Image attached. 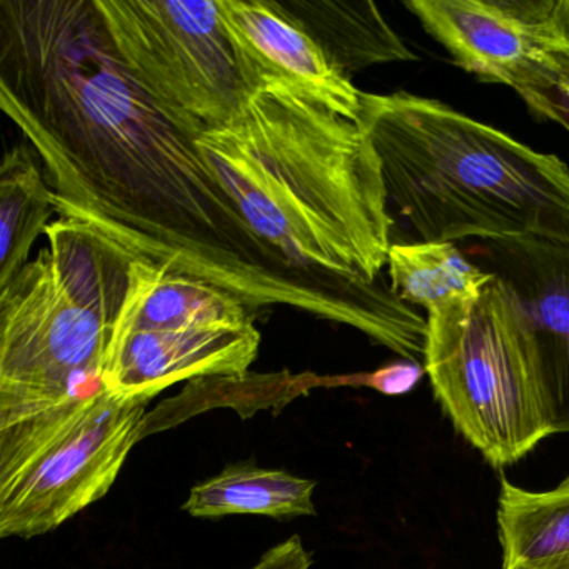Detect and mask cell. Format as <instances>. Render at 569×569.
Segmentation results:
<instances>
[{"mask_svg": "<svg viewBox=\"0 0 569 569\" xmlns=\"http://www.w3.org/2000/svg\"><path fill=\"white\" fill-rule=\"evenodd\" d=\"M278 4L318 41L346 74L416 59L372 2L288 0Z\"/></svg>", "mask_w": 569, "mask_h": 569, "instance_id": "14", "label": "cell"}, {"mask_svg": "<svg viewBox=\"0 0 569 569\" xmlns=\"http://www.w3.org/2000/svg\"><path fill=\"white\" fill-rule=\"evenodd\" d=\"M386 268L391 291L428 312L476 301L495 278L452 242L392 244Z\"/></svg>", "mask_w": 569, "mask_h": 569, "instance_id": "16", "label": "cell"}, {"mask_svg": "<svg viewBox=\"0 0 569 569\" xmlns=\"http://www.w3.org/2000/svg\"><path fill=\"white\" fill-rule=\"evenodd\" d=\"M244 88L261 78H284L329 108L361 122L362 94L315 38L279 8L278 0H218Z\"/></svg>", "mask_w": 569, "mask_h": 569, "instance_id": "11", "label": "cell"}, {"mask_svg": "<svg viewBox=\"0 0 569 569\" xmlns=\"http://www.w3.org/2000/svg\"><path fill=\"white\" fill-rule=\"evenodd\" d=\"M312 556L302 545L299 536L272 546L249 569H311Z\"/></svg>", "mask_w": 569, "mask_h": 569, "instance_id": "20", "label": "cell"}, {"mask_svg": "<svg viewBox=\"0 0 569 569\" xmlns=\"http://www.w3.org/2000/svg\"><path fill=\"white\" fill-rule=\"evenodd\" d=\"M486 262L528 319L542 411L552 435H569V246L531 238L479 241Z\"/></svg>", "mask_w": 569, "mask_h": 569, "instance_id": "9", "label": "cell"}, {"mask_svg": "<svg viewBox=\"0 0 569 569\" xmlns=\"http://www.w3.org/2000/svg\"><path fill=\"white\" fill-rule=\"evenodd\" d=\"M194 142L251 231L292 268L379 282L395 219L365 124L289 79L261 78L228 124Z\"/></svg>", "mask_w": 569, "mask_h": 569, "instance_id": "2", "label": "cell"}, {"mask_svg": "<svg viewBox=\"0 0 569 569\" xmlns=\"http://www.w3.org/2000/svg\"><path fill=\"white\" fill-rule=\"evenodd\" d=\"M526 104L542 119L558 122L569 131V68L552 88L525 96Z\"/></svg>", "mask_w": 569, "mask_h": 569, "instance_id": "19", "label": "cell"}, {"mask_svg": "<svg viewBox=\"0 0 569 569\" xmlns=\"http://www.w3.org/2000/svg\"><path fill=\"white\" fill-rule=\"evenodd\" d=\"M426 375L425 365L415 361L392 362L361 378H352V385L369 386L386 396H402L411 392Z\"/></svg>", "mask_w": 569, "mask_h": 569, "instance_id": "18", "label": "cell"}, {"mask_svg": "<svg viewBox=\"0 0 569 569\" xmlns=\"http://www.w3.org/2000/svg\"><path fill=\"white\" fill-rule=\"evenodd\" d=\"M389 204L425 242L531 238L569 246V168L451 106L362 94Z\"/></svg>", "mask_w": 569, "mask_h": 569, "instance_id": "3", "label": "cell"}, {"mask_svg": "<svg viewBox=\"0 0 569 569\" xmlns=\"http://www.w3.org/2000/svg\"><path fill=\"white\" fill-rule=\"evenodd\" d=\"M406 9L482 81L521 98L552 88L569 68L555 0H408Z\"/></svg>", "mask_w": 569, "mask_h": 569, "instance_id": "8", "label": "cell"}, {"mask_svg": "<svg viewBox=\"0 0 569 569\" xmlns=\"http://www.w3.org/2000/svg\"><path fill=\"white\" fill-rule=\"evenodd\" d=\"M0 109L41 158L59 218L132 261L385 348L401 336L406 306L389 286L299 271L251 231L194 139L126 71L94 0H0Z\"/></svg>", "mask_w": 569, "mask_h": 569, "instance_id": "1", "label": "cell"}, {"mask_svg": "<svg viewBox=\"0 0 569 569\" xmlns=\"http://www.w3.org/2000/svg\"><path fill=\"white\" fill-rule=\"evenodd\" d=\"M496 521L501 569H569V476L549 491L502 479Z\"/></svg>", "mask_w": 569, "mask_h": 569, "instance_id": "13", "label": "cell"}, {"mask_svg": "<svg viewBox=\"0 0 569 569\" xmlns=\"http://www.w3.org/2000/svg\"><path fill=\"white\" fill-rule=\"evenodd\" d=\"M136 84L182 134L228 124L246 96L218 0H94Z\"/></svg>", "mask_w": 569, "mask_h": 569, "instance_id": "7", "label": "cell"}, {"mask_svg": "<svg viewBox=\"0 0 569 569\" xmlns=\"http://www.w3.org/2000/svg\"><path fill=\"white\" fill-rule=\"evenodd\" d=\"M316 482L281 469L231 465L199 482L182 509L192 518L268 516L274 519L316 516L312 501Z\"/></svg>", "mask_w": 569, "mask_h": 569, "instance_id": "15", "label": "cell"}, {"mask_svg": "<svg viewBox=\"0 0 569 569\" xmlns=\"http://www.w3.org/2000/svg\"><path fill=\"white\" fill-rule=\"evenodd\" d=\"M259 346L254 321L112 335L102 382L114 398L149 405L178 382L248 375Z\"/></svg>", "mask_w": 569, "mask_h": 569, "instance_id": "10", "label": "cell"}, {"mask_svg": "<svg viewBox=\"0 0 569 569\" xmlns=\"http://www.w3.org/2000/svg\"><path fill=\"white\" fill-rule=\"evenodd\" d=\"M0 288V425L104 391L102 369L132 259L59 218Z\"/></svg>", "mask_w": 569, "mask_h": 569, "instance_id": "4", "label": "cell"}, {"mask_svg": "<svg viewBox=\"0 0 569 569\" xmlns=\"http://www.w3.org/2000/svg\"><path fill=\"white\" fill-rule=\"evenodd\" d=\"M148 405L104 391L0 425V536L54 531L111 491Z\"/></svg>", "mask_w": 569, "mask_h": 569, "instance_id": "6", "label": "cell"}, {"mask_svg": "<svg viewBox=\"0 0 569 569\" xmlns=\"http://www.w3.org/2000/svg\"><path fill=\"white\" fill-rule=\"evenodd\" d=\"M426 318L422 365L436 399L489 465H515L552 436L539 395L531 328L518 299L496 276L476 301Z\"/></svg>", "mask_w": 569, "mask_h": 569, "instance_id": "5", "label": "cell"}, {"mask_svg": "<svg viewBox=\"0 0 569 569\" xmlns=\"http://www.w3.org/2000/svg\"><path fill=\"white\" fill-rule=\"evenodd\" d=\"M54 212V191L31 149H8L0 168V288L28 264Z\"/></svg>", "mask_w": 569, "mask_h": 569, "instance_id": "17", "label": "cell"}, {"mask_svg": "<svg viewBox=\"0 0 569 569\" xmlns=\"http://www.w3.org/2000/svg\"><path fill=\"white\" fill-rule=\"evenodd\" d=\"M249 321L248 308L222 289L149 262L132 261L128 292L112 335Z\"/></svg>", "mask_w": 569, "mask_h": 569, "instance_id": "12", "label": "cell"}]
</instances>
